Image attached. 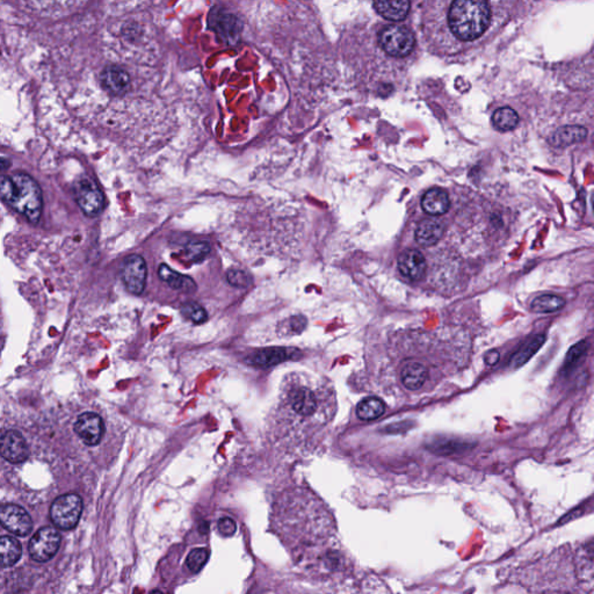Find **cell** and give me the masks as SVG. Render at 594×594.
<instances>
[{
    "label": "cell",
    "instance_id": "obj_1",
    "mask_svg": "<svg viewBox=\"0 0 594 594\" xmlns=\"http://www.w3.org/2000/svg\"><path fill=\"white\" fill-rule=\"evenodd\" d=\"M330 409L329 391L311 381L292 379L282 391L275 425L285 438L301 441L302 436L329 422Z\"/></svg>",
    "mask_w": 594,
    "mask_h": 594
},
{
    "label": "cell",
    "instance_id": "obj_2",
    "mask_svg": "<svg viewBox=\"0 0 594 594\" xmlns=\"http://www.w3.org/2000/svg\"><path fill=\"white\" fill-rule=\"evenodd\" d=\"M0 199L29 222L38 223L42 213V192L32 176L26 173L0 176Z\"/></svg>",
    "mask_w": 594,
    "mask_h": 594
},
{
    "label": "cell",
    "instance_id": "obj_3",
    "mask_svg": "<svg viewBox=\"0 0 594 594\" xmlns=\"http://www.w3.org/2000/svg\"><path fill=\"white\" fill-rule=\"evenodd\" d=\"M452 32L464 41L483 35L491 22V8L488 0H454L448 13Z\"/></svg>",
    "mask_w": 594,
    "mask_h": 594
},
{
    "label": "cell",
    "instance_id": "obj_4",
    "mask_svg": "<svg viewBox=\"0 0 594 594\" xmlns=\"http://www.w3.org/2000/svg\"><path fill=\"white\" fill-rule=\"evenodd\" d=\"M398 380L402 387L410 393H422L436 383V377L426 363L420 360H405L399 365Z\"/></svg>",
    "mask_w": 594,
    "mask_h": 594
},
{
    "label": "cell",
    "instance_id": "obj_5",
    "mask_svg": "<svg viewBox=\"0 0 594 594\" xmlns=\"http://www.w3.org/2000/svg\"><path fill=\"white\" fill-rule=\"evenodd\" d=\"M83 512V500L74 493L58 497L50 509V518L60 529L69 531L76 527Z\"/></svg>",
    "mask_w": 594,
    "mask_h": 594
},
{
    "label": "cell",
    "instance_id": "obj_6",
    "mask_svg": "<svg viewBox=\"0 0 594 594\" xmlns=\"http://www.w3.org/2000/svg\"><path fill=\"white\" fill-rule=\"evenodd\" d=\"M381 47L390 56L404 57L415 48V39L411 31L402 26H389L381 32Z\"/></svg>",
    "mask_w": 594,
    "mask_h": 594
},
{
    "label": "cell",
    "instance_id": "obj_7",
    "mask_svg": "<svg viewBox=\"0 0 594 594\" xmlns=\"http://www.w3.org/2000/svg\"><path fill=\"white\" fill-rule=\"evenodd\" d=\"M74 197L78 206L88 217H95L104 208V195L94 180L81 178L74 185Z\"/></svg>",
    "mask_w": 594,
    "mask_h": 594
},
{
    "label": "cell",
    "instance_id": "obj_8",
    "mask_svg": "<svg viewBox=\"0 0 594 594\" xmlns=\"http://www.w3.org/2000/svg\"><path fill=\"white\" fill-rule=\"evenodd\" d=\"M148 278V267L141 256L131 254L124 259L121 266V279L128 292L141 295Z\"/></svg>",
    "mask_w": 594,
    "mask_h": 594
},
{
    "label": "cell",
    "instance_id": "obj_9",
    "mask_svg": "<svg viewBox=\"0 0 594 594\" xmlns=\"http://www.w3.org/2000/svg\"><path fill=\"white\" fill-rule=\"evenodd\" d=\"M60 545V533L55 528L43 527L31 540L29 554L36 562H47L56 555Z\"/></svg>",
    "mask_w": 594,
    "mask_h": 594
},
{
    "label": "cell",
    "instance_id": "obj_10",
    "mask_svg": "<svg viewBox=\"0 0 594 594\" xmlns=\"http://www.w3.org/2000/svg\"><path fill=\"white\" fill-rule=\"evenodd\" d=\"M0 525L17 536H27L33 529L31 515L15 504L0 505Z\"/></svg>",
    "mask_w": 594,
    "mask_h": 594
},
{
    "label": "cell",
    "instance_id": "obj_11",
    "mask_svg": "<svg viewBox=\"0 0 594 594\" xmlns=\"http://www.w3.org/2000/svg\"><path fill=\"white\" fill-rule=\"evenodd\" d=\"M208 25L226 43H236L240 39L242 24L228 12L214 8L208 15Z\"/></svg>",
    "mask_w": 594,
    "mask_h": 594
},
{
    "label": "cell",
    "instance_id": "obj_12",
    "mask_svg": "<svg viewBox=\"0 0 594 594\" xmlns=\"http://www.w3.org/2000/svg\"><path fill=\"white\" fill-rule=\"evenodd\" d=\"M74 432L88 446H95L101 441L105 426L100 415L94 412H85L78 417Z\"/></svg>",
    "mask_w": 594,
    "mask_h": 594
},
{
    "label": "cell",
    "instance_id": "obj_13",
    "mask_svg": "<svg viewBox=\"0 0 594 594\" xmlns=\"http://www.w3.org/2000/svg\"><path fill=\"white\" fill-rule=\"evenodd\" d=\"M28 445L18 431H8L0 436V455L11 463H22L28 459Z\"/></svg>",
    "mask_w": 594,
    "mask_h": 594
},
{
    "label": "cell",
    "instance_id": "obj_14",
    "mask_svg": "<svg viewBox=\"0 0 594 594\" xmlns=\"http://www.w3.org/2000/svg\"><path fill=\"white\" fill-rule=\"evenodd\" d=\"M426 267L425 257L419 251L406 250L398 258V270L412 281L422 280L425 277Z\"/></svg>",
    "mask_w": 594,
    "mask_h": 594
},
{
    "label": "cell",
    "instance_id": "obj_15",
    "mask_svg": "<svg viewBox=\"0 0 594 594\" xmlns=\"http://www.w3.org/2000/svg\"><path fill=\"white\" fill-rule=\"evenodd\" d=\"M102 88L113 95H121L131 86V77L127 71L119 67H106L101 74Z\"/></svg>",
    "mask_w": 594,
    "mask_h": 594
},
{
    "label": "cell",
    "instance_id": "obj_16",
    "mask_svg": "<svg viewBox=\"0 0 594 594\" xmlns=\"http://www.w3.org/2000/svg\"><path fill=\"white\" fill-rule=\"evenodd\" d=\"M445 232V226L433 218H426L419 223L415 229V240L422 247H433L436 245Z\"/></svg>",
    "mask_w": 594,
    "mask_h": 594
},
{
    "label": "cell",
    "instance_id": "obj_17",
    "mask_svg": "<svg viewBox=\"0 0 594 594\" xmlns=\"http://www.w3.org/2000/svg\"><path fill=\"white\" fill-rule=\"evenodd\" d=\"M422 207L425 213L432 216L446 214L450 207L449 197L443 188H432L424 194Z\"/></svg>",
    "mask_w": 594,
    "mask_h": 594
},
{
    "label": "cell",
    "instance_id": "obj_18",
    "mask_svg": "<svg viewBox=\"0 0 594 594\" xmlns=\"http://www.w3.org/2000/svg\"><path fill=\"white\" fill-rule=\"evenodd\" d=\"M292 356L287 348L271 347L256 352L247 359L250 365L261 368H268L283 363Z\"/></svg>",
    "mask_w": 594,
    "mask_h": 594
},
{
    "label": "cell",
    "instance_id": "obj_19",
    "mask_svg": "<svg viewBox=\"0 0 594 594\" xmlns=\"http://www.w3.org/2000/svg\"><path fill=\"white\" fill-rule=\"evenodd\" d=\"M374 6L384 19L401 22L410 11V0H374Z\"/></svg>",
    "mask_w": 594,
    "mask_h": 594
},
{
    "label": "cell",
    "instance_id": "obj_20",
    "mask_svg": "<svg viewBox=\"0 0 594 594\" xmlns=\"http://www.w3.org/2000/svg\"><path fill=\"white\" fill-rule=\"evenodd\" d=\"M158 275L162 281L166 282L171 288L179 290V292L190 294V292H194L197 290V285H195L193 279L173 271L167 265L162 264L159 266Z\"/></svg>",
    "mask_w": 594,
    "mask_h": 594
},
{
    "label": "cell",
    "instance_id": "obj_21",
    "mask_svg": "<svg viewBox=\"0 0 594 594\" xmlns=\"http://www.w3.org/2000/svg\"><path fill=\"white\" fill-rule=\"evenodd\" d=\"M586 128L580 126H566L559 128L550 138V143L556 148H566L583 142L587 138Z\"/></svg>",
    "mask_w": 594,
    "mask_h": 594
},
{
    "label": "cell",
    "instance_id": "obj_22",
    "mask_svg": "<svg viewBox=\"0 0 594 594\" xmlns=\"http://www.w3.org/2000/svg\"><path fill=\"white\" fill-rule=\"evenodd\" d=\"M22 555L20 542L11 536L0 538V566L8 568L15 566Z\"/></svg>",
    "mask_w": 594,
    "mask_h": 594
},
{
    "label": "cell",
    "instance_id": "obj_23",
    "mask_svg": "<svg viewBox=\"0 0 594 594\" xmlns=\"http://www.w3.org/2000/svg\"><path fill=\"white\" fill-rule=\"evenodd\" d=\"M545 334H538L535 337L531 338V340H528L511 359V367L513 368H519L524 366L525 363L529 361L533 358V355L542 347V345L545 344Z\"/></svg>",
    "mask_w": 594,
    "mask_h": 594
},
{
    "label": "cell",
    "instance_id": "obj_24",
    "mask_svg": "<svg viewBox=\"0 0 594 594\" xmlns=\"http://www.w3.org/2000/svg\"><path fill=\"white\" fill-rule=\"evenodd\" d=\"M386 412V404L380 398L368 397L360 402L356 408V415L360 419L370 422L380 418Z\"/></svg>",
    "mask_w": 594,
    "mask_h": 594
},
{
    "label": "cell",
    "instance_id": "obj_25",
    "mask_svg": "<svg viewBox=\"0 0 594 594\" xmlns=\"http://www.w3.org/2000/svg\"><path fill=\"white\" fill-rule=\"evenodd\" d=\"M493 124L500 131H510L519 124V115L514 109L503 107L493 113Z\"/></svg>",
    "mask_w": 594,
    "mask_h": 594
},
{
    "label": "cell",
    "instance_id": "obj_26",
    "mask_svg": "<svg viewBox=\"0 0 594 594\" xmlns=\"http://www.w3.org/2000/svg\"><path fill=\"white\" fill-rule=\"evenodd\" d=\"M566 306V301L562 297L556 295L538 296L531 303V310L534 313H550L559 311Z\"/></svg>",
    "mask_w": 594,
    "mask_h": 594
},
{
    "label": "cell",
    "instance_id": "obj_27",
    "mask_svg": "<svg viewBox=\"0 0 594 594\" xmlns=\"http://www.w3.org/2000/svg\"><path fill=\"white\" fill-rule=\"evenodd\" d=\"M427 447L434 453L454 454L460 453V452L470 448L471 445L465 443V441H460V440L436 439Z\"/></svg>",
    "mask_w": 594,
    "mask_h": 594
},
{
    "label": "cell",
    "instance_id": "obj_28",
    "mask_svg": "<svg viewBox=\"0 0 594 594\" xmlns=\"http://www.w3.org/2000/svg\"><path fill=\"white\" fill-rule=\"evenodd\" d=\"M588 344L586 341H579L578 344L573 345L572 347L570 348L568 354H566L564 365H563V372H570L573 367L576 366L578 361L583 358L586 353Z\"/></svg>",
    "mask_w": 594,
    "mask_h": 594
},
{
    "label": "cell",
    "instance_id": "obj_29",
    "mask_svg": "<svg viewBox=\"0 0 594 594\" xmlns=\"http://www.w3.org/2000/svg\"><path fill=\"white\" fill-rule=\"evenodd\" d=\"M209 252H211V245L207 242H192L186 245L185 257L188 261L197 263L206 259Z\"/></svg>",
    "mask_w": 594,
    "mask_h": 594
},
{
    "label": "cell",
    "instance_id": "obj_30",
    "mask_svg": "<svg viewBox=\"0 0 594 594\" xmlns=\"http://www.w3.org/2000/svg\"><path fill=\"white\" fill-rule=\"evenodd\" d=\"M209 559V552L206 548L193 549L186 559V566L193 573L200 571Z\"/></svg>",
    "mask_w": 594,
    "mask_h": 594
},
{
    "label": "cell",
    "instance_id": "obj_31",
    "mask_svg": "<svg viewBox=\"0 0 594 594\" xmlns=\"http://www.w3.org/2000/svg\"><path fill=\"white\" fill-rule=\"evenodd\" d=\"M181 313L187 320H192L195 324H202L207 320V311L204 306L195 302H187L181 306Z\"/></svg>",
    "mask_w": 594,
    "mask_h": 594
},
{
    "label": "cell",
    "instance_id": "obj_32",
    "mask_svg": "<svg viewBox=\"0 0 594 594\" xmlns=\"http://www.w3.org/2000/svg\"><path fill=\"white\" fill-rule=\"evenodd\" d=\"M226 280L230 285L238 288H247L250 285L252 279L247 272L242 271L240 268H231L226 272Z\"/></svg>",
    "mask_w": 594,
    "mask_h": 594
},
{
    "label": "cell",
    "instance_id": "obj_33",
    "mask_svg": "<svg viewBox=\"0 0 594 594\" xmlns=\"http://www.w3.org/2000/svg\"><path fill=\"white\" fill-rule=\"evenodd\" d=\"M217 528L218 531L223 536H231V535L235 534L237 526H236L235 521L230 518H222L218 520Z\"/></svg>",
    "mask_w": 594,
    "mask_h": 594
},
{
    "label": "cell",
    "instance_id": "obj_34",
    "mask_svg": "<svg viewBox=\"0 0 594 594\" xmlns=\"http://www.w3.org/2000/svg\"><path fill=\"white\" fill-rule=\"evenodd\" d=\"M306 327V318L304 316H294L289 320V330L292 333H301Z\"/></svg>",
    "mask_w": 594,
    "mask_h": 594
},
{
    "label": "cell",
    "instance_id": "obj_35",
    "mask_svg": "<svg viewBox=\"0 0 594 594\" xmlns=\"http://www.w3.org/2000/svg\"><path fill=\"white\" fill-rule=\"evenodd\" d=\"M500 359V352L497 351V349H493V351H489L486 353V356H484V360H486V365H489V366H495L498 363Z\"/></svg>",
    "mask_w": 594,
    "mask_h": 594
},
{
    "label": "cell",
    "instance_id": "obj_36",
    "mask_svg": "<svg viewBox=\"0 0 594 594\" xmlns=\"http://www.w3.org/2000/svg\"><path fill=\"white\" fill-rule=\"evenodd\" d=\"M11 166V162L8 159L0 158V171H6Z\"/></svg>",
    "mask_w": 594,
    "mask_h": 594
}]
</instances>
